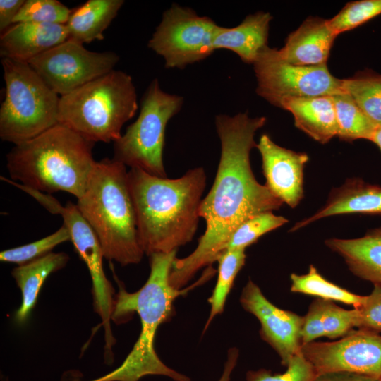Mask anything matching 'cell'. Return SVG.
<instances>
[{"label": "cell", "mask_w": 381, "mask_h": 381, "mask_svg": "<svg viewBox=\"0 0 381 381\" xmlns=\"http://www.w3.org/2000/svg\"><path fill=\"white\" fill-rule=\"evenodd\" d=\"M67 241H71V236L63 224L55 232L44 238L1 251L0 260L21 265L52 253L58 245Z\"/></svg>", "instance_id": "30"}, {"label": "cell", "mask_w": 381, "mask_h": 381, "mask_svg": "<svg viewBox=\"0 0 381 381\" xmlns=\"http://www.w3.org/2000/svg\"><path fill=\"white\" fill-rule=\"evenodd\" d=\"M253 65L257 94L278 107L290 99L333 96L346 92L343 79L332 75L327 64L293 65L281 59L276 49L268 46Z\"/></svg>", "instance_id": "9"}, {"label": "cell", "mask_w": 381, "mask_h": 381, "mask_svg": "<svg viewBox=\"0 0 381 381\" xmlns=\"http://www.w3.org/2000/svg\"><path fill=\"white\" fill-rule=\"evenodd\" d=\"M72 9L57 0H25L13 23H37L66 25Z\"/></svg>", "instance_id": "31"}, {"label": "cell", "mask_w": 381, "mask_h": 381, "mask_svg": "<svg viewBox=\"0 0 381 381\" xmlns=\"http://www.w3.org/2000/svg\"><path fill=\"white\" fill-rule=\"evenodd\" d=\"M6 93L0 108V138L19 145L59 123L60 96L28 62L2 58Z\"/></svg>", "instance_id": "7"}, {"label": "cell", "mask_w": 381, "mask_h": 381, "mask_svg": "<svg viewBox=\"0 0 381 381\" xmlns=\"http://www.w3.org/2000/svg\"><path fill=\"white\" fill-rule=\"evenodd\" d=\"M255 147L261 155L265 186L283 203L296 207L303 198L308 155L281 147L267 134L261 135Z\"/></svg>", "instance_id": "15"}, {"label": "cell", "mask_w": 381, "mask_h": 381, "mask_svg": "<svg viewBox=\"0 0 381 381\" xmlns=\"http://www.w3.org/2000/svg\"><path fill=\"white\" fill-rule=\"evenodd\" d=\"M290 290L318 297L324 300L337 301L350 305L353 308L361 307L366 296L356 294L325 279L313 265L309 266L307 273L290 276Z\"/></svg>", "instance_id": "25"}, {"label": "cell", "mask_w": 381, "mask_h": 381, "mask_svg": "<svg viewBox=\"0 0 381 381\" xmlns=\"http://www.w3.org/2000/svg\"><path fill=\"white\" fill-rule=\"evenodd\" d=\"M286 367L284 373L276 374L265 368L248 370L246 379V381H314L318 376L313 365L301 351L290 360Z\"/></svg>", "instance_id": "33"}, {"label": "cell", "mask_w": 381, "mask_h": 381, "mask_svg": "<svg viewBox=\"0 0 381 381\" xmlns=\"http://www.w3.org/2000/svg\"><path fill=\"white\" fill-rule=\"evenodd\" d=\"M381 14V0H360L349 2L327 24L337 35L357 28Z\"/></svg>", "instance_id": "32"}, {"label": "cell", "mask_w": 381, "mask_h": 381, "mask_svg": "<svg viewBox=\"0 0 381 381\" xmlns=\"http://www.w3.org/2000/svg\"><path fill=\"white\" fill-rule=\"evenodd\" d=\"M317 375L348 372L381 378V334L352 329L332 342H310L301 350Z\"/></svg>", "instance_id": "13"}, {"label": "cell", "mask_w": 381, "mask_h": 381, "mask_svg": "<svg viewBox=\"0 0 381 381\" xmlns=\"http://www.w3.org/2000/svg\"><path fill=\"white\" fill-rule=\"evenodd\" d=\"M44 207L49 212L62 217L64 225L70 233L71 241L89 270L92 284L94 310L101 318L104 329L105 353H108L111 360V349L116 340L112 334L111 320L116 294L104 271L102 259L104 257L99 241L76 204L68 202L63 206L56 199L50 196Z\"/></svg>", "instance_id": "11"}, {"label": "cell", "mask_w": 381, "mask_h": 381, "mask_svg": "<svg viewBox=\"0 0 381 381\" xmlns=\"http://www.w3.org/2000/svg\"><path fill=\"white\" fill-rule=\"evenodd\" d=\"M239 351L237 348L232 347L228 350L224 370L218 381H230L232 372L236 366Z\"/></svg>", "instance_id": "37"}, {"label": "cell", "mask_w": 381, "mask_h": 381, "mask_svg": "<svg viewBox=\"0 0 381 381\" xmlns=\"http://www.w3.org/2000/svg\"><path fill=\"white\" fill-rule=\"evenodd\" d=\"M289 220L272 211L257 214L241 224L231 234L226 250L246 249L262 235L284 225Z\"/></svg>", "instance_id": "29"}, {"label": "cell", "mask_w": 381, "mask_h": 381, "mask_svg": "<svg viewBox=\"0 0 381 381\" xmlns=\"http://www.w3.org/2000/svg\"><path fill=\"white\" fill-rule=\"evenodd\" d=\"M245 250L246 249L226 250L217 260L218 277L212 295L207 300L210 305V311L203 333L214 318L223 313L227 296L234 280L245 264L246 258Z\"/></svg>", "instance_id": "27"}, {"label": "cell", "mask_w": 381, "mask_h": 381, "mask_svg": "<svg viewBox=\"0 0 381 381\" xmlns=\"http://www.w3.org/2000/svg\"><path fill=\"white\" fill-rule=\"evenodd\" d=\"M240 303L246 311L259 320L261 338L277 353L281 363L286 366L301 350L303 316L274 306L251 279L242 289Z\"/></svg>", "instance_id": "14"}, {"label": "cell", "mask_w": 381, "mask_h": 381, "mask_svg": "<svg viewBox=\"0 0 381 381\" xmlns=\"http://www.w3.org/2000/svg\"><path fill=\"white\" fill-rule=\"evenodd\" d=\"M370 141L374 143L381 151V126H377L375 129Z\"/></svg>", "instance_id": "38"}, {"label": "cell", "mask_w": 381, "mask_h": 381, "mask_svg": "<svg viewBox=\"0 0 381 381\" xmlns=\"http://www.w3.org/2000/svg\"><path fill=\"white\" fill-rule=\"evenodd\" d=\"M127 174L126 167L113 159L97 161L76 203L96 234L104 258L122 266L139 263L145 254Z\"/></svg>", "instance_id": "5"}, {"label": "cell", "mask_w": 381, "mask_h": 381, "mask_svg": "<svg viewBox=\"0 0 381 381\" xmlns=\"http://www.w3.org/2000/svg\"><path fill=\"white\" fill-rule=\"evenodd\" d=\"M137 110L131 76L113 70L61 96L58 121L94 143H114Z\"/></svg>", "instance_id": "6"}, {"label": "cell", "mask_w": 381, "mask_h": 381, "mask_svg": "<svg viewBox=\"0 0 381 381\" xmlns=\"http://www.w3.org/2000/svg\"><path fill=\"white\" fill-rule=\"evenodd\" d=\"M183 100L162 90L158 80L154 79L142 97L138 117L114 142L112 159L126 167L167 177L163 162L165 130L169 121L181 110Z\"/></svg>", "instance_id": "8"}, {"label": "cell", "mask_w": 381, "mask_h": 381, "mask_svg": "<svg viewBox=\"0 0 381 381\" xmlns=\"http://www.w3.org/2000/svg\"><path fill=\"white\" fill-rule=\"evenodd\" d=\"M279 107L291 112L295 126L313 140L325 144L337 136L332 96L290 99L282 102Z\"/></svg>", "instance_id": "21"}, {"label": "cell", "mask_w": 381, "mask_h": 381, "mask_svg": "<svg viewBox=\"0 0 381 381\" xmlns=\"http://www.w3.org/2000/svg\"><path fill=\"white\" fill-rule=\"evenodd\" d=\"M270 13L259 11L247 16L234 28L218 26L213 39V48L228 49L245 63L253 64L260 52L267 47Z\"/></svg>", "instance_id": "19"}, {"label": "cell", "mask_w": 381, "mask_h": 381, "mask_svg": "<svg viewBox=\"0 0 381 381\" xmlns=\"http://www.w3.org/2000/svg\"><path fill=\"white\" fill-rule=\"evenodd\" d=\"M266 121L264 116L251 118L247 112L216 116L221 154L214 181L199 209L205 231L190 255L174 261L169 279L172 287L183 289L199 270L217 262L243 222L283 205L256 180L250 166V151L257 145L255 133Z\"/></svg>", "instance_id": "1"}, {"label": "cell", "mask_w": 381, "mask_h": 381, "mask_svg": "<svg viewBox=\"0 0 381 381\" xmlns=\"http://www.w3.org/2000/svg\"><path fill=\"white\" fill-rule=\"evenodd\" d=\"M338 126L337 136L344 140L370 139L377 126L364 114L346 91L332 96Z\"/></svg>", "instance_id": "26"}, {"label": "cell", "mask_w": 381, "mask_h": 381, "mask_svg": "<svg viewBox=\"0 0 381 381\" xmlns=\"http://www.w3.org/2000/svg\"><path fill=\"white\" fill-rule=\"evenodd\" d=\"M140 245L148 256L169 253L190 242L198 229L207 175L195 167L177 179L128 171Z\"/></svg>", "instance_id": "3"}, {"label": "cell", "mask_w": 381, "mask_h": 381, "mask_svg": "<svg viewBox=\"0 0 381 381\" xmlns=\"http://www.w3.org/2000/svg\"><path fill=\"white\" fill-rule=\"evenodd\" d=\"M346 214H381V186L359 178L349 179L331 191L320 210L296 222L290 231L299 230L325 217Z\"/></svg>", "instance_id": "18"}, {"label": "cell", "mask_w": 381, "mask_h": 381, "mask_svg": "<svg viewBox=\"0 0 381 381\" xmlns=\"http://www.w3.org/2000/svg\"><path fill=\"white\" fill-rule=\"evenodd\" d=\"M325 244L340 255L358 277L381 286V226L356 238L327 239Z\"/></svg>", "instance_id": "20"}, {"label": "cell", "mask_w": 381, "mask_h": 381, "mask_svg": "<svg viewBox=\"0 0 381 381\" xmlns=\"http://www.w3.org/2000/svg\"><path fill=\"white\" fill-rule=\"evenodd\" d=\"M218 26L210 18L173 4L163 13L147 45L164 59L167 68L183 69L214 52L213 39Z\"/></svg>", "instance_id": "10"}, {"label": "cell", "mask_w": 381, "mask_h": 381, "mask_svg": "<svg viewBox=\"0 0 381 381\" xmlns=\"http://www.w3.org/2000/svg\"><path fill=\"white\" fill-rule=\"evenodd\" d=\"M358 310L356 328L381 334V286L374 285Z\"/></svg>", "instance_id": "34"}, {"label": "cell", "mask_w": 381, "mask_h": 381, "mask_svg": "<svg viewBox=\"0 0 381 381\" xmlns=\"http://www.w3.org/2000/svg\"><path fill=\"white\" fill-rule=\"evenodd\" d=\"M119 60L114 52H92L68 39L28 63L61 97L114 70Z\"/></svg>", "instance_id": "12"}, {"label": "cell", "mask_w": 381, "mask_h": 381, "mask_svg": "<svg viewBox=\"0 0 381 381\" xmlns=\"http://www.w3.org/2000/svg\"><path fill=\"white\" fill-rule=\"evenodd\" d=\"M358 310H346L333 301L316 298L303 316L302 346L321 337L335 339L356 327Z\"/></svg>", "instance_id": "23"}, {"label": "cell", "mask_w": 381, "mask_h": 381, "mask_svg": "<svg viewBox=\"0 0 381 381\" xmlns=\"http://www.w3.org/2000/svg\"><path fill=\"white\" fill-rule=\"evenodd\" d=\"M123 4V0H88L72 9L66 24L68 39L83 44L103 40L104 30Z\"/></svg>", "instance_id": "24"}, {"label": "cell", "mask_w": 381, "mask_h": 381, "mask_svg": "<svg viewBox=\"0 0 381 381\" xmlns=\"http://www.w3.org/2000/svg\"><path fill=\"white\" fill-rule=\"evenodd\" d=\"M337 36L328 26L327 20L309 17L289 34L284 46L276 49V52L281 59L293 65H325Z\"/></svg>", "instance_id": "17"}, {"label": "cell", "mask_w": 381, "mask_h": 381, "mask_svg": "<svg viewBox=\"0 0 381 381\" xmlns=\"http://www.w3.org/2000/svg\"><path fill=\"white\" fill-rule=\"evenodd\" d=\"M68 39L66 25L14 23L1 33L0 56L1 59L28 62Z\"/></svg>", "instance_id": "16"}, {"label": "cell", "mask_w": 381, "mask_h": 381, "mask_svg": "<svg viewBox=\"0 0 381 381\" xmlns=\"http://www.w3.org/2000/svg\"><path fill=\"white\" fill-rule=\"evenodd\" d=\"M176 251L149 255L150 272L145 284L137 291L128 292L111 269L119 286L115 296L111 320L121 324L128 320L133 313L140 320V332L132 350L122 364L104 376L88 381H139L147 375H163L174 381H191L186 375L165 365L157 356L155 340L158 327L173 315L174 302L180 296L200 286L215 273L211 267L190 286L177 289L169 284V274L176 258Z\"/></svg>", "instance_id": "2"}, {"label": "cell", "mask_w": 381, "mask_h": 381, "mask_svg": "<svg viewBox=\"0 0 381 381\" xmlns=\"http://www.w3.org/2000/svg\"><path fill=\"white\" fill-rule=\"evenodd\" d=\"M343 80L345 90L361 109L377 126H381V74L365 71Z\"/></svg>", "instance_id": "28"}, {"label": "cell", "mask_w": 381, "mask_h": 381, "mask_svg": "<svg viewBox=\"0 0 381 381\" xmlns=\"http://www.w3.org/2000/svg\"><path fill=\"white\" fill-rule=\"evenodd\" d=\"M94 145L57 123L14 145L6 155L10 179L44 193L64 191L78 199L83 194L97 162L92 155Z\"/></svg>", "instance_id": "4"}, {"label": "cell", "mask_w": 381, "mask_h": 381, "mask_svg": "<svg viewBox=\"0 0 381 381\" xmlns=\"http://www.w3.org/2000/svg\"><path fill=\"white\" fill-rule=\"evenodd\" d=\"M25 0L0 1V32H4L13 23V20Z\"/></svg>", "instance_id": "35"}, {"label": "cell", "mask_w": 381, "mask_h": 381, "mask_svg": "<svg viewBox=\"0 0 381 381\" xmlns=\"http://www.w3.org/2000/svg\"><path fill=\"white\" fill-rule=\"evenodd\" d=\"M314 381H381V378L348 372H334L318 375Z\"/></svg>", "instance_id": "36"}, {"label": "cell", "mask_w": 381, "mask_h": 381, "mask_svg": "<svg viewBox=\"0 0 381 381\" xmlns=\"http://www.w3.org/2000/svg\"><path fill=\"white\" fill-rule=\"evenodd\" d=\"M68 260L69 256L66 253L52 252L13 269L11 275L22 294L21 304L14 314L17 325L25 324L45 280L52 273L64 268Z\"/></svg>", "instance_id": "22"}]
</instances>
